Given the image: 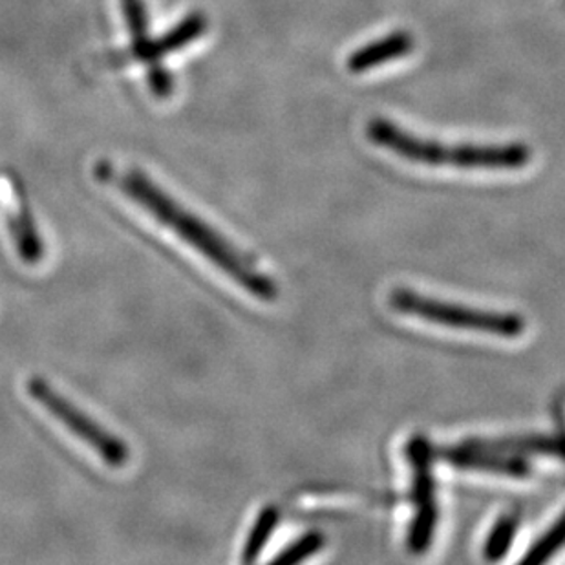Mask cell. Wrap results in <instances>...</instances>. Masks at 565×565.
Returning a JSON list of instances; mask_svg holds the SVG:
<instances>
[{
  "mask_svg": "<svg viewBox=\"0 0 565 565\" xmlns=\"http://www.w3.org/2000/svg\"><path fill=\"white\" fill-rule=\"evenodd\" d=\"M278 522H280V512L277 507L267 505L258 512L255 525L249 531L246 545H244V553H242L244 564H253L262 555V551L271 539L273 531L278 527Z\"/></svg>",
  "mask_w": 565,
  "mask_h": 565,
  "instance_id": "9",
  "label": "cell"
},
{
  "mask_svg": "<svg viewBox=\"0 0 565 565\" xmlns=\"http://www.w3.org/2000/svg\"><path fill=\"white\" fill-rule=\"evenodd\" d=\"M127 30L138 49L149 43V13L145 0H121Z\"/></svg>",
  "mask_w": 565,
  "mask_h": 565,
  "instance_id": "13",
  "label": "cell"
},
{
  "mask_svg": "<svg viewBox=\"0 0 565 565\" xmlns=\"http://www.w3.org/2000/svg\"><path fill=\"white\" fill-rule=\"evenodd\" d=\"M434 458L443 459L445 463L458 469L481 470L512 478H527L531 475V465L520 456L492 452L486 448L470 447L467 443H461L458 447L434 448Z\"/></svg>",
  "mask_w": 565,
  "mask_h": 565,
  "instance_id": "6",
  "label": "cell"
},
{
  "mask_svg": "<svg viewBox=\"0 0 565 565\" xmlns=\"http://www.w3.org/2000/svg\"><path fill=\"white\" fill-rule=\"evenodd\" d=\"M119 191L143 207L152 218L174 231L183 242L202 253L211 264L233 278L238 286L262 300L277 299V284L262 275L230 242L222 238L211 225L183 209L174 198L156 188L154 182L138 171H127L116 180Z\"/></svg>",
  "mask_w": 565,
  "mask_h": 565,
  "instance_id": "1",
  "label": "cell"
},
{
  "mask_svg": "<svg viewBox=\"0 0 565 565\" xmlns=\"http://www.w3.org/2000/svg\"><path fill=\"white\" fill-rule=\"evenodd\" d=\"M463 443L470 447L492 450V452L514 454V456L542 454V456L565 459V436L534 434V436H509V438L467 439Z\"/></svg>",
  "mask_w": 565,
  "mask_h": 565,
  "instance_id": "8",
  "label": "cell"
},
{
  "mask_svg": "<svg viewBox=\"0 0 565 565\" xmlns=\"http://www.w3.org/2000/svg\"><path fill=\"white\" fill-rule=\"evenodd\" d=\"M326 544L324 534L320 531H310L302 534L299 540H295L294 544L288 545L280 555L273 558L271 564L275 565H295L305 562L306 558L317 555Z\"/></svg>",
  "mask_w": 565,
  "mask_h": 565,
  "instance_id": "11",
  "label": "cell"
},
{
  "mask_svg": "<svg viewBox=\"0 0 565 565\" xmlns=\"http://www.w3.org/2000/svg\"><path fill=\"white\" fill-rule=\"evenodd\" d=\"M416 46L414 35L411 32H394L374 41V43L366 44L363 49L355 50L350 60L347 61V66L352 74H363L369 70H374L375 66L390 63V61L401 60L405 55L411 54L412 50Z\"/></svg>",
  "mask_w": 565,
  "mask_h": 565,
  "instance_id": "7",
  "label": "cell"
},
{
  "mask_svg": "<svg viewBox=\"0 0 565 565\" xmlns=\"http://www.w3.org/2000/svg\"><path fill=\"white\" fill-rule=\"evenodd\" d=\"M411 459L412 475H414V502H416V516L412 520L408 531V550L414 555H422L433 544L436 522H438V507H436V487L433 478L434 448L427 439L417 436L406 447Z\"/></svg>",
  "mask_w": 565,
  "mask_h": 565,
  "instance_id": "5",
  "label": "cell"
},
{
  "mask_svg": "<svg viewBox=\"0 0 565 565\" xmlns=\"http://www.w3.org/2000/svg\"><path fill=\"white\" fill-rule=\"evenodd\" d=\"M370 141L401 158L423 166H452L459 169H520L531 161L527 145H456L445 147L417 138L386 119H372L366 128Z\"/></svg>",
  "mask_w": 565,
  "mask_h": 565,
  "instance_id": "2",
  "label": "cell"
},
{
  "mask_svg": "<svg viewBox=\"0 0 565 565\" xmlns=\"http://www.w3.org/2000/svg\"><path fill=\"white\" fill-rule=\"evenodd\" d=\"M516 529L518 522L514 518H502L497 523V527L492 529L489 539H487L486 547H483V555H486L487 561H502L503 556L511 550L514 536H516Z\"/></svg>",
  "mask_w": 565,
  "mask_h": 565,
  "instance_id": "12",
  "label": "cell"
},
{
  "mask_svg": "<svg viewBox=\"0 0 565 565\" xmlns=\"http://www.w3.org/2000/svg\"><path fill=\"white\" fill-rule=\"evenodd\" d=\"M390 306L399 313L414 315L417 319L428 320L434 324L480 331L503 339H516L523 335L527 328L522 315L448 305L443 300L414 294L411 289H395L394 294L390 295Z\"/></svg>",
  "mask_w": 565,
  "mask_h": 565,
  "instance_id": "3",
  "label": "cell"
},
{
  "mask_svg": "<svg viewBox=\"0 0 565 565\" xmlns=\"http://www.w3.org/2000/svg\"><path fill=\"white\" fill-rule=\"evenodd\" d=\"M28 394L32 395L33 399L38 401L44 411L52 414L64 428H68L75 438L86 443L108 467L121 469L127 465L130 459V450L124 439L108 433L107 428L94 422L72 401L64 399L63 395L57 394L44 379H30Z\"/></svg>",
  "mask_w": 565,
  "mask_h": 565,
  "instance_id": "4",
  "label": "cell"
},
{
  "mask_svg": "<svg viewBox=\"0 0 565 565\" xmlns=\"http://www.w3.org/2000/svg\"><path fill=\"white\" fill-rule=\"evenodd\" d=\"M565 545V512L562 514L550 531L542 534L539 542L531 545L527 555L523 556L522 564L539 565L550 561Z\"/></svg>",
  "mask_w": 565,
  "mask_h": 565,
  "instance_id": "10",
  "label": "cell"
}]
</instances>
